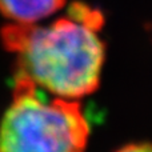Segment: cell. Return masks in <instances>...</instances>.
I'll list each match as a JSON object with an SVG mask.
<instances>
[{
    "label": "cell",
    "instance_id": "1",
    "mask_svg": "<svg viewBox=\"0 0 152 152\" xmlns=\"http://www.w3.org/2000/svg\"><path fill=\"white\" fill-rule=\"evenodd\" d=\"M102 24L97 11L76 3L69 15L48 26L10 24L1 40L18 56L16 77L48 95L79 100L100 86L105 60Z\"/></svg>",
    "mask_w": 152,
    "mask_h": 152
},
{
    "label": "cell",
    "instance_id": "2",
    "mask_svg": "<svg viewBox=\"0 0 152 152\" xmlns=\"http://www.w3.org/2000/svg\"><path fill=\"white\" fill-rule=\"evenodd\" d=\"M89 124L79 100L56 97L16 77L0 120V152H86Z\"/></svg>",
    "mask_w": 152,
    "mask_h": 152
},
{
    "label": "cell",
    "instance_id": "3",
    "mask_svg": "<svg viewBox=\"0 0 152 152\" xmlns=\"http://www.w3.org/2000/svg\"><path fill=\"white\" fill-rule=\"evenodd\" d=\"M66 0H0V13L16 24H37L55 15Z\"/></svg>",
    "mask_w": 152,
    "mask_h": 152
},
{
    "label": "cell",
    "instance_id": "4",
    "mask_svg": "<svg viewBox=\"0 0 152 152\" xmlns=\"http://www.w3.org/2000/svg\"><path fill=\"white\" fill-rule=\"evenodd\" d=\"M116 152H152V143L148 142H140V143H131Z\"/></svg>",
    "mask_w": 152,
    "mask_h": 152
}]
</instances>
